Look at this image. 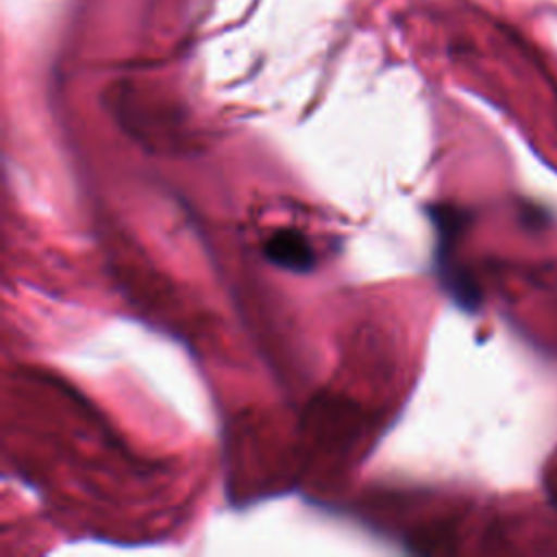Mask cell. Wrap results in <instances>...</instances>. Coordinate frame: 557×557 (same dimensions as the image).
Returning a JSON list of instances; mask_svg holds the SVG:
<instances>
[{
	"label": "cell",
	"instance_id": "1",
	"mask_svg": "<svg viewBox=\"0 0 557 557\" xmlns=\"http://www.w3.org/2000/svg\"><path fill=\"white\" fill-rule=\"evenodd\" d=\"M433 226L437 233V252H435V268L437 276L448 292V296L466 311H474L481 302V292L472 276L457 265L453 250L455 244L466 228L470 213L457 207H433L431 209Z\"/></svg>",
	"mask_w": 557,
	"mask_h": 557
},
{
	"label": "cell",
	"instance_id": "2",
	"mask_svg": "<svg viewBox=\"0 0 557 557\" xmlns=\"http://www.w3.org/2000/svg\"><path fill=\"white\" fill-rule=\"evenodd\" d=\"M263 255L274 265L289 270V272H311L315 265V252L309 239L294 228H278L274 231L265 244Z\"/></svg>",
	"mask_w": 557,
	"mask_h": 557
}]
</instances>
